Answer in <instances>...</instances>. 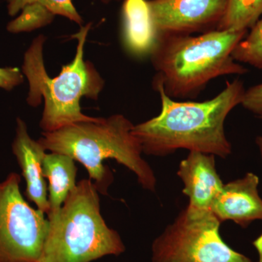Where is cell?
<instances>
[{
	"label": "cell",
	"mask_w": 262,
	"mask_h": 262,
	"mask_svg": "<svg viewBox=\"0 0 262 262\" xmlns=\"http://www.w3.org/2000/svg\"><path fill=\"white\" fill-rule=\"evenodd\" d=\"M122 18V39L125 49L139 58L149 56L158 36L147 0H125Z\"/></svg>",
	"instance_id": "7c38bea8"
},
{
	"label": "cell",
	"mask_w": 262,
	"mask_h": 262,
	"mask_svg": "<svg viewBox=\"0 0 262 262\" xmlns=\"http://www.w3.org/2000/svg\"><path fill=\"white\" fill-rule=\"evenodd\" d=\"M177 175L184 184L183 194L189 198L188 211L211 212L212 205L225 184L215 168L214 155L189 151L179 164Z\"/></svg>",
	"instance_id": "30bf717a"
},
{
	"label": "cell",
	"mask_w": 262,
	"mask_h": 262,
	"mask_svg": "<svg viewBox=\"0 0 262 262\" xmlns=\"http://www.w3.org/2000/svg\"><path fill=\"white\" fill-rule=\"evenodd\" d=\"M246 33L216 29L199 36H159L149 55L156 71L153 89L161 87L171 98H194L213 79L246 73L232 57Z\"/></svg>",
	"instance_id": "3957f363"
},
{
	"label": "cell",
	"mask_w": 262,
	"mask_h": 262,
	"mask_svg": "<svg viewBox=\"0 0 262 262\" xmlns=\"http://www.w3.org/2000/svg\"><path fill=\"white\" fill-rule=\"evenodd\" d=\"M234 61L248 63L262 70V18L251 33L235 46L232 53Z\"/></svg>",
	"instance_id": "2e32d148"
},
{
	"label": "cell",
	"mask_w": 262,
	"mask_h": 262,
	"mask_svg": "<svg viewBox=\"0 0 262 262\" xmlns=\"http://www.w3.org/2000/svg\"><path fill=\"white\" fill-rule=\"evenodd\" d=\"M157 36L190 34L220 23L227 0H147Z\"/></svg>",
	"instance_id": "ba28073f"
},
{
	"label": "cell",
	"mask_w": 262,
	"mask_h": 262,
	"mask_svg": "<svg viewBox=\"0 0 262 262\" xmlns=\"http://www.w3.org/2000/svg\"><path fill=\"white\" fill-rule=\"evenodd\" d=\"M35 262H37V261H35Z\"/></svg>",
	"instance_id": "cb8c5ba5"
},
{
	"label": "cell",
	"mask_w": 262,
	"mask_h": 262,
	"mask_svg": "<svg viewBox=\"0 0 262 262\" xmlns=\"http://www.w3.org/2000/svg\"><path fill=\"white\" fill-rule=\"evenodd\" d=\"M38 3L47 8L56 15L82 25L83 19L76 9L72 0H7V9L10 16L18 14L27 5Z\"/></svg>",
	"instance_id": "e0dca14e"
},
{
	"label": "cell",
	"mask_w": 262,
	"mask_h": 262,
	"mask_svg": "<svg viewBox=\"0 0 262 262\" xmlns=\"http://www.w3.org/2000/svg\"><path fill=\"white\" fill-rule=\"evenodd\" d=\"M155 90L160 94L161 111L133 128L143 153L164 157L183 149L221 158L232 153L225 123L230 112L242 103L246 91L242 81L226 82L216 96L202 102L174 101L161 87Z\"/></svg>",
	"instance_id": "6da1fadb"
},
{
	"label": "cell",
	"mask_w": 262,
	"mask_h": 262,
	"mask_svg": "<svg viewBox=\"0 0 262 262\" xmlns=\"http://www.w3.org/2000/svg\"><path fill=\"white\" fill-rule=\"evenodd\" d=\"M257 262H259V261H258Z\"/></svg>",
	"instance_id": "603a6c76"
},
{
	"label": "cell",
	"mask_w": 262,
	"mask_h": 262,
	"mask_svg": "<svg viewBox=\"0 0 262 262\" xmlns=\"http://www.w3.org/2000/svg\"><path fill=\"white\" fill-rule=\"evenodd\" d=\"M100 193L90 179L77 182L49 225L37 262H91L125 251L121 236L101 212Z\"/></svg>",
	"instance_id": "5b68a950"
},
{
	"label": "cell",
	"mask_w": 262,
	"mask_h": 262,
	"mask_svg": "<svg viewBox=\"0 0 262 262\" xmlns=\"http://www.w3.org/2000/svg\"><path fill=\"white\" fill-rule=\"evenodd\" d=\"M75 160L69 155L58 152L46 153L42 172L48 179L49 211L47 217L58 213L67 196L77 186V168Z\"/></svg>",
	"instance_id": "4fadbf2b"
},
{
	"label": "cell",
	"mask_w": 262,
	"mask_h": 262,
	"mask_svg": "<svg viewBox=\"0 0 262 262\" xmlns=\"http://www.w3.org/2000/svg\"><path fill=\"white\" fill-rule=\"evenodd\" d=\"M221 224L212 212L185 208L153 241L151 262H252L223 241Z\"/></svg>",
	"instance_id": "8992f818"
},
{
	"label": "cell",
	"mask_w": 262,
	"mask_h": 262,
	"mask_svg": "<svg viewBox=\"0 0 262 262\" xmlns=\"http://www.w3.org/2000/svg\"><path fill=\"white\" fill-rule=\"evenodd\" d=\"M21 177L12 172L0 181V262L38 261L49 221L20 191Z\"/></svg>",
	"instance_id": "52a82bcc"
},
{
	"label": "cell",
	"mask_w": 262,
	"mask_h": 262,
	"mask_svg": "<svg viewBox=\"0 0 262 262\" xmlns=\"http://www.w3.org/2000/svg\"><path fill=\"white\" fill-rule=\"evenodd\" d=\"M92 24L82 27L72 38L77 39L73 61L63 66L61 72L51 78L45 67L44 35L38 36L24 56L22 73L28 80L27 103L39 106L44 101L39 126L43 132H53L62 127L82 122L97 121L100 117L82 113L81 98L97 100L104 87V80L91 62L84 61V48Z\"/></svg>",
	"instance_id": "277c9868"
},
{
	"label": "cell",
	"mask_w": 262,
	"mask_h": 262,
	"mask_svg": "<svg viewBox=\"0 0 262 262\" xmlns=\"http://www.w3.org/2000/svg\"><path fill=\"white\" fill-rule=\"evenodd\" d=\"M256 145H257L258 150H259L260 155H261L262 159V136H258L256 139Z\"/></svg>",
	"instance_id": "ffe728a7"
},
{
	"label": "cell",
	"mask_w": 262,
	"mask_h": 262,
	"mask_svg": "<svg viewBox=\"0 0 262 262\" xmlns=\"http://www.w3.org/2000/svg\"><path fill=\"white\" fill-rule=\"evenodd\" d=\"M241 105L258 116L262 115V83L253 86L245 91Z\"/></svg>",
	"instance_id": "ac0fdd59"
},
{
	"label": "cell",
	"mask_w": 262,
	"mask_h": 262,
	"mask_svg": "<svg viewBox=\"0 0 262 262\" xmlns=\"http://www.w3.org/2000/svg\"><path fill=\"white\" fill-rule=\"evenodd\" d=\"M98 1L101 2V3H104V4H108V3H111L114 0H98Z\"/></svg>",
	"instance_id": "44dd1931"
},
{
	"label": "cell",
	"mask_w": 262,
	"mask_h": 262,
	"mask_svg": "<svg viewBox=\"0 0 262 262\" xmlns=\"http://www.w3.org/2000/svg\"><path fill=\"white\" fill-rule=\"evenodd\" d=\"M21 71L15 67H0V89L12 91L24 82Z\"/></svg>",
	"instance_id": "d6986e66"
},
{
	"label": "cell",
	"mask_w": 262,
	"mask_h": 262,
	"mask_svg": "<svg viewBox=\"0 0 262 262\" xmlns=\"http://www.w3.org/2000/svg\"><path fill=\"white\" fill-rule=\"evenodd\" d=\"M259 179L248 173L241 179L224 184L222 192L213 202L211 212L221 223L232 221L243 228L253 222L262 220V199L258 192ZM262 262V234L254 243Z\"/></svg>",
	"instance_id": "9c48e42d"
},
{
	"label": "cell",
	"mask_w": 262,
	"mask_h": 262,
	"mask_svg": "<svg viewBox=\"0 0 262 262\" xmlns=\"http://www.w3.org/2000/svg\"><path fill=\"white\" fill-rule=\"evenodd\" d=\"M12 152L17 160L26 182V196L36 208L47 214L49 211L48 186L43 176L42 161L46 150L29 135L27 124L17 118Z\"/></svg>",
	"instance_id": "8fae6325"
},
{
	"label": "cell",
	"mask_w": 262,
	"mask_h": 262,
	"mask_svg": "<svg viewBox=\"0 0 262 262\" xmlns=\"http://www.w3.org/2000/svg\"><path fill=\"white\" fill-rule=\"evenodd\" d=\"M134 125L122 115L100 117L97 121L72 124L43 132L38 139L46 151L69 155L87 170L98 192L107 194L114 177L103 161L113 159L136 176L141 187L155 192L157 179L143 158L140 141L133 133Z\"/></svg>",
	"instance_id": "7a4b0ae2"
},
{
	"label": "cell",
	"mask_w": 262,
	"mask_h": 262,
	"mask_svg": "<svg viewBox=\"0 0 262 262\" xmlns=\"http://www.w3.org/2000/svg\"><path fill=\"white\" fill-rule=\"evenodd\" d=\"M262 15V0H227L219 30L247 31Z\"/></svg>",
	"instance_id": "5bb4252c"
},
{
	"label": "cell",
	"mask_w": 262,
	"mask_h": 262,
	"mask_svg": "<svg viewBox=\"0 0 262 262\" xmlns=\"http://www.w3.org/2000/svg\"><path fill=\"white\" fill-rule=\"evenodd\" d=\"M55 17L54 13L42 5H28L24 7L16 18L8 23L7 30L13 34L32 32L51 24Z\"/></svg>",
	"instance_id": "9a60e30c"
},
{
	"label": "cell",
	"mask_w": 262,
	"mask_h": 262,
	"mask_svg": "<svg viewBox=\"0 0 262 262\" xmlns=\"http://www.w3.org/2000/svg\"><path fill=\"white\" fill-rule=\"evenodd\" d=\"M258 117H259V118H261L262 120V115H259V116H258Z\"/></svg>",
	"instance_id": "7402d4cb"
}]
</instances>
